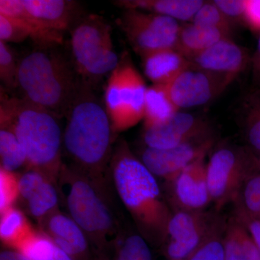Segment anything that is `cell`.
<instances>
[{
	"mask_svg": "<svg viewBox=\"0 0 260 260\" xmlns=\"http://www.w3.org/2000/svg\"><path fill=\"white\" fill-rule=\"evenodd\" d=\"M141 58L145 76L153 85H169L191 66L190 61L175 49L153 51Z\"/></svg>",
	"mask_w": 260,
	"mask_h": 260,
	"instance_id": "obj_19",
	"label": "cell"
},
{
	"mask_svg": "<svg viewBox=\"0 0 260 260\" xmlns=\"http://www.w3.org/2000/svg\"><path fill=\"white\" fill-rule=\"evenodd\" d=\"M245 23L251 30L260 32V0H246Z\"/></svg>",
	"mask_w": 260,
	"mask_h": 260,
	"instance_id": "obj_37",
	"label": "cell"
},
{
	"mask_svg": "<svg viewBox=\"0 0 260 260\" xmlns=\"http://www.w3.org/2000/svg\"><path fill=\"white\" fill-rule=\"evenodd\" d=\"M191 23L202 26L218 28L232 35L234 25L214 4L213 1H205L197 12Z\"/></svg>",
	"mask_w": 260,
	"mask_h": 260,
	"instance_id": "obj_32",
	"label": "cell"
},
{
	"mask_svg": "<svg viewBox=\"0 0 260 260\" xmlns=\"http://www.w3.org/2000/svg\"><path fill=\"white\" fill-rule=\"evenodd\" d=\"M63 147L72 167L106 186L116 134L102 102L93 87L80 80L67 112Z\"/></svg>",
	"mask_w": 260,
	"mask_h": 260,
	"instance_id": "obj_1",
	"label": "cell"
},
{
	"mask_svg": "<svg viewBox=\"0 0 260 260\" xmlns=\"http://www.w3.org/2000/svg\"><path fill=\"white\" fill-rule=\"evenodd\" d=\"M43 232L74 260H90L88 237L70 215L56 211L40 222Z\"/></svg>",
	"mask_w": 260,
	"mask_h": 260,
	"instance_id": "obj_17",
	"label": "cell"
},
{
	"mask_svg": "<svg viewBox=\"0 0 260 260\" xmlns=\"http://www.w3.org/2000/svg\"><path fill=\"white\" fill-rule=\"evenodd\" d=\"M109 173L118 197L138 232L151 245L162 246L172 214L158 179L130 150L125 140L114 148Z\"/></svg>",
	"mask_w": 260,
	"mask_h": 260,
	"instance_id": "obj_2",
	"label": "cell"
},
{
	"mask_svg": "<svg viewBox=\"0 0 260 260\" xmlns=\"http://www.w3.org/2000/svg\"><path fill=\"white\" fill-rule=\"evenodd\" d=\"M213 3L233 25L245 23L246 0H215Z\"/></svg>",
	"mask_w": 260,
	"mask_h": 260,
	"instance_id": "obj_36",
	"label": "cell"
},
{
	"mask_svg": "<svg viewBox=\"0 0 260 260\" xmlns=\"http://www.w3.org/2000/svg\"><path fill=\"white\" fill-rule=\"evenodd\" d=\"M234 215L244 224V226L251 234L260 251V220L251 218L237 209H234Z\"/></svg>",
	"mask_w": 260,
	"mask_h": 260,
	"instance_id": "obj_38",
	"label": "cell"
},
{
	"mask_svg": "<svg viewBox=\"0 0 260 260\" xmlns=\"http://www.w3.org/2000/svg\"><path fill=\"white\" fill-rule=\"evenodd\" d=\"M56 47H37L19 60L18 84L23 99L61 118L80 79L73 62Z\"/></svg>",
	"mask_w": 260,
	"mask_h": 260,
	"instance_id": "obj_5",
	"label": "cell"
},
{
	"mask_svg": "<svg viewBox=\"0 0 260 260\" xmlns=\"http://www.w3.org/2000/svg\"><path fill=\"white\" fill-rule=\"evenodd\" d=\"M34 231L25 214L13 207L1 213L0 237L2 242L17 249L19 245Z\"/></svg>",
	"mask_w": 260,
	"mask_h": 260,
	"instance_id": "obj_26",
	"label": "cell"
},
{
	"mask_svg": "<svg viewBox=\"0 0 260 260\" xmlns=\"http://www.w3.org/2000/svg\"><path fill=\"white\" fill-rule=\"evenodd\" d=\"M0 260H30L16 249H5L1 251Z\"/></svg>",
	"mask_w": 260,
	"mask_h": 260,
	"instance_id": "obj_40",
	"label": "cell"
},
{
	"mask_svg": "<svg viewBox=\"0 0 260 260\" xmlns=\"http://www.w3.org/2000/svg\"><path fill=\"white\" fill-rule=\"evenodd\" d=\"M56 249L57 246L45 232L34 230L16 250L30 260H53Z\"/></svg>",
	"mask_w": 260,
	"mask_h": 260,
	"instance_id": "obj_29",
	"label": "cell"
},
{
	"mask_svg": "<svg viewBox=\"0 0 260 260\" xmlns=\"http://www.w3.org/2000/svg\"><path fill=\"white\" fill-rule=\"evenodd\" d=\"M179 109L172 102L167 85H152L145 93L144 129L167 122Z\"/></svg>",
	"mask_w": 260,
	"mask_h": 260,
	"instance_id": "obj_23",
	"label": "cell"
},
{
	"mask_svg": "<svg viewBox=\"0 0 260 260\" xmlns=\"http://www.w3.org/2000/svg\"><path fill=\"white\" fill-rule=\"evenodd\" d=\"M234 209L260 220V172L254 170L246 177L234 200Z\"/></svg>",
	"mask_w": 260,
	"mask_h": 260,
	"instance_id": "obj_28",
	"label": "cell"
},
{
	"mask_svg": "<svg viewBox=\"0 0 260 260\" xmlns=\"http://www.w3.org/2000/svg\"><path fill=\"white\" fill-rule=\"evenodd\" d=\"M19 61L8 43L0 41V80L7 90L18 88Z\"/></svg>",
	"mask_w": 260,
	"mask_h": 260,
	"instance_id": "obj_34",
	"label": "cell"
},
{
	"mask_svg": "<svg viewBox=\"0 0 260 260\" xmlns=\"http://www.w3.org/2000/svg\"><path fill=\"white\" fill-rule=\"evenodd\" d=\"M0 15L16 18L28 25L39 39V47H56L63 42V32L54 31L44 27L35 17L26 10L23 0H1Z\"/></svg>",
	"mask_w": 260,
	"mask_h": 260,
	"instance_id": "obj_24",
	"label": "cell"
},
{
	"mask_svg": "<svg viewBox=\"0 0 260 260\" xmlns=\"http://www.w3.org/2000/svg\"><path fill=\"white\" fill-rule=\"evenodd\" d=\"M0 158L1 168L8 172L26 166L28 160L23 147L17 138L9 119L0 114Z\"/></svg>",
	"mask_w": 260,
	"mask_h": 260,
	"instance_id": "obj_25",
	"label": "cell"
},
{
	"mask_svg": "<svg viewBox=\"0 0 260 260\" xmlns=\"http://www.w3.org/2000/svg\"><path fill=\"white\" fill-rule=\"evenodd\" d=\"M249 150L250 154L251 162H252L253 167L255 170L260 172V153H254V152Z\"/></svg>",
	"mask_w": 260,
	"mask_h": 260,
	"instance_id": "obj_41",
	"label": "cell"
},
{
	"mask_svg": "<svg viewBox=\"0 0 260 260\" xmlns=\"http://www.w3.org/2000/svg\"><path fill=\"white\" fill-rule=\"evenodd\" d=\"M20 196L18 178L15 173L0 169V212L1 213L14 207Z\"/></svg>",
	"mask_w": 260,
	"mask_h": 260,
	"instance_id": "obj_35",
	"label": "cell"
},
{
	"mask_svg": "<svg viewBox=\"0 0 260 260\" xmlns=\"http://www.w3.org/2000/svg\"><path fill=\"white\" fill-rule=\"evenodd\" d=\"M147 88L129 54L123 53L109 75L104 94V105L116 135L143 120Z\"/></svg>",
	"mask_w": 260,
	"mask_h": 260,
	"instance_id": "obj_7",
	"label": "cell"
},
{
	"mask_svg": "<svg viewBox=\"0 0 260 260\" xmlns=\"http://www.w3.org/2000/svg\"><path fill=\"white\" fill-rule=\"evenodd\" d=\"M206 120L189 113L178 112L160 125L143 129L147 148L169 149L187 143L211 131Z\"/></svg>",
	"mask_w": 260,
	"mask_h": 260,
	"instance_id": "obj_14",
	"label": "cell"
},
{
	"mask_svg": "<svg viewBox=\"0 0 260 260\" xmlns=\"http://www.w3.org/2000/svg\"><path fill=\"white\" fill-rule=\"evenodd\" d=\"M252 80L254 84L260 85V36L255 52L251 60Z\"/></svg>",
	"mask_w": 260,
	"mask_h": 260,
	"instance_id": "obj_39",
	"label": "cell"
},
{
	"mask_svg": "<svg viewBox=\"0 0 260 260\" xmlns=\"http://www.w3.org/2000/svg\"><path fill=\"white\" fill-rule=\"evenodd\" d=\"M232 35L218 28L202 26L192 23L181 25L176 49L189 60Z\"/></svg>",
	"mask_w": 260,
	"mask_h": 260,
	"instance_id": "obj_22",
	"label": "cell"
},
{
	"mask_svg": "<svg viewBox=\"0 0 260 260\" xmlns=\"http://www.w3.org/2000/svg\"><path fill=\"white\" fill-rule=\"evenodd\" d=\"M192 66L234 81L247 67L249 55L232 39H224L189 59Z\"/></svg>",
	"mask_w": 260,
	"mask_h": 260,
	"instance_id": "obj_15",
	"label": "cell"
},
{
	"mask_svg": "<svg viewBox=\"0 0 260 260\" xmlns=\"http://www.w3.org/2000/svg\"><path fill=\"white\" fill-rule=\"evenodd\" d=\"M225 221L220 218L200 247L187 260H225L223 232Z\"/></svg>",
	"mask_w": 260,
	"mask_h": 260,
	"instance_id": "obj_31",
	"label": "cell"
},
{
	"mask_svg": "<svg viewBox=\"0 0 260 260\" xmlns=\"http://www.w3.org/2000/svg\"><path fill=\"white\" fill-rule=\"evenodd\" d=\"M244 126L249 150L260 153V91L246 100Z\"/></svg>",
	"mask_w": 260,
	"mask_h": 260,
	"instance_id": "obj_30",
	"label": "cell"
},
{
	"mask_svg": "<svg viewBox=\"0 0 260 260\" xmlns=\"http://www.w3.org/2000/svg\"><path fill=\"white\" fill-rule=\"evenodd\" d=\"M25 8L46 28L64 32L83 17L79 3L72 0H23Z\"/></svg>",
	"mask_w": 260,
	"mask_h": 260,
	"instance_id": "obj_18",
	"label": "cell"
},
{
	"mask_svg": "<svg viewBox=\"0 0 260 260\" xmlns=\"http://www.w3.org/2000/svg\"><path fill=\"white\" fill-rule=\"evenodd\" d=\"M102 260H153V254L148 241L133 233L120 236Z\"/></svg>",
	"mask_w": 260,
	"mask_h": 260,
	"instance_id": "obj_27",
	"label": "cell"
},
{
	"mask_svg": "<svg viewBox=\"0 0 260 260\" xmlns=\"http://www.w3.org/2000/svg\"><path fill=\"white\" fill-rule=\"evenodd\" d=\"M70 31L72 62L82 81L95 88L119 62L110 24L98 15H84Z\"/></svg>",
	"mask_w": 260,
	"mask_h": 260,
	"instance_id": "obj_6",
	"label": "cell"
},
{
	"mask_svg": "<svg viewBox=\"0 0 260 260\" xmlns=\"http://www.w3.org/2000/svg\"><path fill=\"white\" fill-rule=\"evenodd\" d=\"M57 184L70 216L81 228L94 253L102 260L121 235L107 187L64 164Z\"/></svg>",
	"mask_w": 260,
	"mask_h": 260,
	"instance_id": "obj_4",
	"label": "cell"
},
{
	"mask_svg": "<svg viewBox=\"0 0 260 260\" xmlns=\"http://www.w3.org/2000/svg\"><path fill=\"white\" fill-rule=\"evenodd\" d=\"M232 80L223 75L191 66L167 85L169 95L181 109L201 107L226 90Z\"/></svg>",
	"mask_w": 260,
	"mask_h": 260,
	"instance_id": "obj_12",
	"label": "cell"
},
{
	"mask_svg": "<svg viewBox=\"0 0 260 260\" xmlns=\"http://www.w3.org/2000/svg\"><path fill=\"white\" fill-rule=\"evenodd\" d=\"M213 131L169 149L147 148L140 152V159L149 171L158 179L170 182L185 168L211 153L215 146Z\"/></svg>",
	"mask_w": 260,
	"mask_h": 260,
	"instance_id": "obj_11",
	"label": "cell"
},
{
	"mask_svg": "<svg viewBox=\"0 0 260 260\" xmlns=\"http://www.w3.org/2000/svg\"><path fill=\"white\" fill-rule=\"evenodd\" d=\"M162 246L169 260H187L208 237L220 220L217 214L172 210Z\"/></svg>",
	"mask_w": 260,
	"mask_h": 260,
	"instance_id": "obj_10",
	"label": "cell"
},
{
	"mask_svg": "<svg viewBox=\"0 0 260 260\" xmlns=\"http://www.w3.org/2000/svg\"><path fill=\"white\" fill-rule=\"evenodd\" d=\"M28 39L37 44V34L29 25L18 19L0 15V41L18 44Z\"/></svg>",
	"mask_w": 260,
	"mask_h": 260,
	"instance_id": "obj_33",
	"label": "cell"
},
{
	"mask_svg": "<svg viewBox=\"0 0 260 260\" xmlns=\"http://www.w3.org/2000/svg\"><path fill=\"white\" fill-rule=\"evenodd\" d=\"M206 157L185 168L167 183L172 210L203 211L212 203L206 177Z\"/></svg>",
	"mask_w": 260,
	"mask_h": 260,
	"instance_id": "obj_13",
	"label": "cell"
},
{
	"mask_svg": "<svg viewBox=\"0 0 260 260\" xmlns=\"http://www.w3.org/2000/svg\"><path fill=\"white\" fill-rule=\"evenodd\" d=\"M0 114L11 123L26 155L28 169L42 173L57 184L63 165L60 118L22 97L10 96L2 88Z\"/></svg>",
	"mask_w": 260,
	"mask_h": 260,
	"instance_id": "obj_3",
	"label": "cell"
},
{
	"mask_svg": "<svg viewBox=\"0 0 260 260\" xmlns=\"http://www.w3.org/2000/svg\"><path fill=\"white\" fill-rule=\"evenodd\" d=\"M53 260H74L73 258L67 254L65 251L61 249L60 248L58 247L56 249L55 256H54V259Z\"/></svg>",
	"mask_w": 260,
	"mask_h": 260,
	"instance_id": "obj_42",
	"label": "cell"
},
{
	"mask_svg": "<svg viewBox=\"0 0 260 260\" xmlns=\"http://www.w3.org/2000/svg\"><path fill=\"white\" fill-rule=\"evenodd\" d=\"M205 1L202 0H117L113 4L124 10H138L191 21Z\"/></svg>",
	"mask_w": 260,
	"mask_h": 260,
	"instance_id": "obj_20",
	"label": "cell"
},
{
	"mask_svg": "<svg viewBox=\"0 0 260 260\" xmlns=\"http://www.w3.org/2000/svg\"><path fill=\"white\" fill-rule=\"evenodd\" d=\"M19 192L28 212L39 222L57 210L59 194L55 184L42 173L29 169L18 178Z\"/></svg>",
	"mask_w": 260,
	"mask_h": 260,
	"instance_id": "obj_16",
	"label": "cell"
},
{
	"mask_svg": "<svg viewBox=\"0 0 260 260\" xmlns=\"http://www.w3.org/2000/svg\"><path fill=\"white\" fill-rule=\"evenodd\" d=\"M130 45L140 56L177 48L181 25L178 20L138 10H124L117 20Z\"/></svg>",
	"mask_w": 260,
	"mask_h": 260,
	"instance_id": "obj_9",
	"label": "cell"
},
{
	"mask_svg": "<svg viewBox=\"0 0 260 260\" xmlns=\"http://www.w3.org/2000/svg\"><path fill=\"white\" fill-rule=\"evenodd\" d=\"M248 149L221 145L211 151L206 177L212 203L218 212L234 203L244 181L254 170Z\"/></svg>",
	"mask_w": 260,
	"mask_h": 260,
	"instance_id": "obj_8",
	"label": "cell"
},
{
	"mask_svg": "<svg viewBox=\"0 0 260 260\" xmlns=\"http://www.w3.org/2000/svg\"><path fill=\"white\" fill-rule=\"evenodd\" d=\"M223 242L225 260H260L254 239L234 215L225 221Z\"/></svg>",
	"mask_w": 260,
	"mask_h": 260,
	"instance_id": "obj_21",
	"label": "cell"
}]
</instances>
